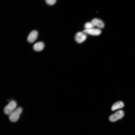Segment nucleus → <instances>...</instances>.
Masks as SVG:
<instances>
[{"instance_id":"nucleus-1","label":"nucleus","mask_w":135,"mask_h":135,"mask_svg":"<svg viewBox=\"0 0 135 135\" xmlns=\"http://www.w3.org/2000/svg\"><path fill=\"white\" fill-rule=\"evenodd\" d=\"M22 108L21 107H18L15 109L9 115L10 120L12 122L17 121L22 111Z\"/></svg>"},{"instance_id":"nucleus-8","label":"nucleus","mask_w":135,"mask_h":135,"mask_svg":"<svg viewBox=\"0 0 135 135\" xmlns=\"http://www.w3.org/2000/svg\"><path fill=\"white\" fill-rule=\"evenodd\" d=\"M44 47V44L42 42H38L35 43L33 46V48L37 52H40L42 50Z\"/></svg>"},{"instance_id":"nucleus-5","label":"nucleus","mask_w":135,"mask_h":135,"mask_svg":"<svg viewBox=\"0 0 135 135\" xmlns=\"http://www.w3.org/2000/svg\"><path fill=\"white\" fill-rule=\"evenodd\" d=\"M82 32L86 34L94 36H98L101 33V30L98 28H94L89 30L85 29Z\"/></svg>"},{"instance_id":"nucleus-6","label":"nucleus","mask_w":135,"mask_h":135,"mask_svg":"<svg viewBox=\"0 0 135 135\" xmlns=\"http://www.w3.org/2000/svg\"><path fill=\"white\" fill-rule=\"evenodd\" d=\"M38 35V32L36 30H32L30 32L28 36V41L30 43L34 42L36 40Z\"/></svg>"},{"instance_id":"nucleus-4","label":"nucleus","mask_w":135,"mask_h":135,"mask_svg":"<svg viewBox=\"0 0 135 135\" xmlns=\"http://www.w3.org/2000/svg\"><path fill=\"white\" fill-rule=\"evenodd\" d=\"M86 34L83 32H78L75 35L74 39L77 43L80 44L84 41L86 39Z\"/></svg>"},{"instance_id":"nucleus-11","label":"nucleus","mask_w":135,"mask_h":135,"mask_svg":"<svg viewBox=\"0 0 135 135\" xmlns=\"http://www.w3.org/2000/svg\"><path fill=\"white\" fill-rule=\"evenodd\" d=\"M46 1L48 4L50 5H52L56 2V0H46Z\"/></svg>"},{"instance_id":"nucleus-7","label":"nucleus","mask_w":135,"mask_h":135,"mask_svg":"<svg viewBox=\"0 0 135 135\" xmlns=\"http://www.w3.org/2000/svg\"><path fill=\"white\" fill-rule=\"evenodd\" d=\"M94 26H96L99 29H101L103 28L104 27V22L98 18H94L91 21Z\"/></svg>"},{"instance_id":"nucleus-2","label":"nucleus","mask_w":135,"mask_h":135,"mask_svg":"<svg viewBox=\"0 0 135 135\" xmlns=\"http://www.w3.org/2000/svg\"><path fill=\"white\" fill-rule=\"evenodd\" d=\"M17 106L16 102L14 100L10 101L4 107V113L9 115L15 109Z\"/></svg>"},{"instance_id":"nucleus-3","label":"nucleus","mask_w":135,"mask_h":135,"mask_svg":"<svg viewBox=\"0 0 135 135\" xmlns=\"http://www.w3.org/2000/svg\"><path fill=\"white\" fill-rule=\"evenodd\" d=\"M124 113L122 110H119L110 115L109 119L112 122H114L118 119L122 118L124 116Z\"/></svg>"},{"instance_id":"nucleus-10","label":"nucleus","mask_w":135,"mask_h":135,"mask_svg":"<svg viewBox=\"0 0 135 135\" xmlns=\"http://www.w3.org/2000/svg\"><path fill=\"white\" fill-rule=\"evenodd\" d=\"M84 26L85 29L89 30L94 28L95 26L91 22H88L86 23Z\"/></svg>"},{"instance_id":"nucleus-9","label":"nucleus","mask_w":135,"mask_h":135,"mask_svg":"<svg viewBox=\"0 0 135 135\" xmlns=\"http://www.w3.org/2000/svg\"><path fill=\"white\" fill-rule=\"evenodd\" d=\"M124 106V104L123 102L121 101H118L113 104L112 106L111 109L112 110L114 111L123 108Z\"/></svg>"}]
</instances>
